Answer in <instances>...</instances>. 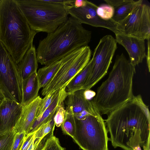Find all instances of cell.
<instances>
[{
    "instance_id": "cell-1",
    "label": "cell",
    "mask_w": 150,
    "mask_h": 150,
    "mask_svg": "<svg viewBox=\"0 0 150 150\" xmlns=\"http://www.w3.org/2000/svg\"><path fill=\"white\" fill-rule=\"evenodd\" d=\"M107 115L105 123L114 148L133 150L139 145L146 149L150 143V112L140 95Z\"/></svg>"
},
{
    "instance_id": "cell-2",
    "label": "cell",
    "mask_w": 150,
    "mask_h": 150,
    "mask_svg": "<svg viewBox=\"0 0 150 150\" xmlns=\"http://www.w3.org/2000/svg\"><path fill=\"white\" fill-rule=\"evenodd\" d=\"M135 67L123 53L116 56L115 62L107 79L98 88L91 100L101 115L112 110L131 100Z\"/></svg>"
},
{
    "instance_id": "cell-3",
    "label": "cell",
    "mask_w": 150,
    "mask_h": 150,
    "mask_svg": "<svg viewBox=\"0 0 150 150\" xmlns=\"http://www.w3.org/2000/svg\"><path fill=\"white\" fill-rule=\"evenodd\" d=\"M91 36V31L70 16L39 41L36 50L38 62L45 65L60 60L74 51L87 45Z\"/></svg>"
},
{
    "instance_id": "cell-4",
    "label": "cell",
    "mask_w": 150,
    "mask_h": 150,
    "mask_svg": "<svg viewBox=\"0 0 150 150\" xmlns=\"http://www.w3.org/2000/svg\"><path fill=\"white\" fill-rule=\"evenodd\" d=\"M31 29L16 0H0V42L17 64L33 45Z\"/></svg>"
},
{
    "instance_id": "cell-5",
    "label": "cell",
    "mask_w": 150,
    "mask_h": 150,
    "mask_svg": "<svg viewBox=\"0 0 150 150\" xmlns=\"http://www.w3.org/2000/svg\"><path fill=\"white\" fill-rule=\"evenodd\" d=\"M29 26L37 33L54 31L68 18L63 4L47 0H16Z\"/></svg>"
},
{
    "instance_id": "cell-6",
    "label": "cell",
    "mask_w": 150,
    "mask_h": 150,
    "mask_svg": "<svg viewBox=\"0 0 150 150\" xmlns=\"http://www.w3.org/2000/svg\"><path fill=\"white\" fill-rule=\"evenodd\" d=\"M75 118L76 129L73 139L81 149L109 150L108 132L100 113L88 115L82 120Z\"/></svg>"
},
{
    "instance_id": "cell-7",
    "label": "cell",
    "mask_w": 150,
    "mask_h": 150,
    "mask_svg": "<svg viewBox=\"0 0 150 150\" xmlns=\"http://www.w3.org/2000/svg\"><path fill=\"white\" fill-rule=\"evenodd\" d=\"M91 51L88 45L73 52L63 58L60 67L42 88L43 96L65 88L71 81L86 66L90 60Z\"/></svg>"
},
{
    "instance_id": "cell-8",
    "label": "cell",
    "mask_w": 150,
    "mask_h": 150,
    "mask_svg": "<svg viewBox=\"0 0 150 150\" xmlns=\"http://www.w3.org/2000/svg\"><path fill=\"white\" fill-rule=\"evenodd\" d=\"M22 82L17 64L0 42V90L6 98L21 104Z\"/></svg>"
},
{
    "instance_id": "cell-9",
    "label": "cell",
    "mask_w": 150,
    "mask_h": 150,
    "mask_svg": "<svg viewBox=\"0 0 150 150\" xmlns=\"http://www.w3.org/2000/svg\"><path fill=\"white\" fill-rule=\"evenodd\" d=\"M117 43L110 35L101 38L93 51V65L82 89L90 90L106 74L117 49Z\"/></svg>"
},
{
    "instance_id": "cell-10",
    "label": "cell",
    "mask_w": 150,
    "mask_h": 150,
    "mask_svg": "<svg viewBox=\"0 0 150 150\" xmlns=\"http://www.w3.org/2000/svg\"><path fill=\"white\" fill-rule=\"evenodd\" d=\"M120 33L145 40L150 38V7L143 3L137 6L131 13L116 24Z\"/></svg>"
},
{
    "instance_id": "cell-11",
    "label": "cell",
    "mask_w": 150,
    "mask_h": 150,
    "mask_svg": "<svg viewBox=\"0 0 150 150\" xmlns=\"http://www.w3.org/2000/svg\"><path fill=\"white\" fill-rule=\"evenodd\" d=\"M63 5L68 14L81 24L106 28L115 34L120 33L117 29L115 23L111 20H104L98 16L96 12L98 6L91 2L84 0L82 5L77 6L71 5L64 3Z\"/></svg>"
},
{
    "instance_id": "cell-12",
    "label": "cell",
    "mask_w": 150,
    "mask_h": 150,
    "mask_svg": "<svg viewBox=\"0 0 150 150\" xmlns=\"http://www.w3.org/2000/svg\"><path fill=\"white\" fill-rule=\"evenodd\" d=\"M117 43L122 46L129 55L130 63L134 67L146 57L144 40L121 33L115 34Z\"/></svg>"
},
{
    "instance_id": "cell-13",
    "label": "cell",
    "mask_w": 150,
    "mask_h": 150,
    "mask_svg": "<svg viewBox=\"0 0 150 150\" xmlns=\"http://www.w3.org/2000/svg\"><path fill=\"white\" fill-rule=\"evenodd\" d=\"M23 105L6 98L0 106V134L13 130L21 115Z\"/></svg>"
},
{
    "instance_id": "cell-14",
    "label": "cell",
    "mask_w": 150,
    "mask_h": 150,
    "mask_svg": "<svg viewBox=\"0 0 150 150\" xmlns=\"http://www.w3.org/2000/svg\"><path fill=\"white\" fill-rule=\"evenodd\" d=\"M84 90H78L69 94L64 101L66 107L65 109L72 112L74 116L82 113H88L93 115L100 113L94 107L91 100L85 97Z\"/></svg>"
},
{
    "instance_id": "cell-15",
    "label": "cell",
    "mask_w": 150,
    "mask_h": 150,
    "mask_svg": "<svg viewBox=\"0 0 150 150\" xmlns=\"http://www.w3.org/2000/svg\"><path fill=\"white\" fill-rule=\"evenodd\" d=\"M42 98L39 96L30 102L23 105L20 117L13 129L16 133L25 132L26 135L28 134Z\"/></svg>"
},
{
    "instance_id": "cell-16",
    "label": "cell",
    "mask_w": 150,
    "mask_h": 150,
    "mask_svg": "<svg viewBox=\"0 0 150 150\" xmlns=\"http://www.w3.org/2000/svg\"><path fill=\"white\" fill-rule=\"evenodd\" d=\"M69 94L66 91L65 88L61 89L58 95L45 111L41 118L35 120L29 134L34 132L42 125L53 118L58 108L64 103L66 97Z\"/></svg>"
},
{
    "instance_id": "cell-17",
    "label": "cell",
    "mask_w": 150,
    "mask_h": 150,
    "mask_svg": "<svg viewBox=\"0 0 150 150\" xmlns=\"http://www.w3.org/2000/svg\"><path fill=\"white\" fill-rule=\"evenodd\" d=\"M38 63L36 49L35 46L33 45L17 64L18 69L23 80L28 78L34 73L37 72Z\"/></svg>"
},
{
    "instance_id": "cell-18",
    "label": "cell",
    "mask_w": 150,
    "mask_h": 150,
    "mask_svg": "<svg viewBox=\"0 0 150 150\" xmlns=\"http://www.w3.org/2000/svg\"><path fill=\"white\" fill-rule=\"evenodd\" d=\"M23 97L21 104L23 105L30 102L38 95L40 89L37 72L28 78L23 80Z\"/></svg>"
},
{
    "instance_id": "cell-19",
    "label": "cell",
    "mask_w": 150,
    "mask_h": 150,
    "mask_svg": "<svg viewBox=\"0 0 150 150\" xmlns=\"http://www.w3.org/2000/svg\"><path fill=\"white\" fill-rule=\"evenodd\" d=\"M143 1L142 0H122L119 4L113 7L114 14L111 20L116 25L128 16L136 7L143 3Z\"/></svg>"
},
{
    "instance_id": "cell-20",
    "label": "cell",
    "mask_w": 150,
    "mask_h": 150,
    "mask_svg": "<svg viewBox=\"0 0 150 150\" xmlns=\"http://www.w3.org/2000/svg\"><path fill=\"white\" fill-rule=\"evenodd\" d=\"M63 58L45 65L37 71L39 88H43L60 67Z\"/></svg>"
},
{
    "instance_id": "cell-21",
    "label": "cell",
    "mask_w": 150,
    "mask_h": 150,
    "mask_svg": "<svg viewBox=\"0 0 150 150\" xmlns=\"http://www.w3.org/2000/svg\"><path fill=\"white\" fill-rule=\"evenodd\" d=\"M94 59L92 57L86 66L69 83L65 88L67 93H70L74 91L82 89L92 68Z\"/></svg>"
},
{
    "instance_id": "cell-22",
    "label": "cell",
    "mask_w": 150,
    "mask_h": 150,
    "mask_svg": "<svg viewBox=\"0 0 150 150\" xmlns=\"http://www.w3.org/2000/svg\"><path fill=\"white\" fill-rule=\"evenodd\" d=\"M53 118L42 125L36 131L34 146L36 149L43 139L54 130L55 125Z\"/></svg>"
},
{
    "instance_id": "cell-23",
    "label": "cell",
    "mask_w": 150,
    "mask_h": 150,
    "mask_svg": "<svg viewBox=\"0 0 150 150\" xmlns=\"http://www.w3.org/2000/svg\"><path fill=\"white\" fill-rule=\"evenodd\" d=\"M64 120L61 126L63 132L71 137L72 138L76 132L75 118L73 114L68 110H66Z\"/></svg>"
},
{
    "instance_id": "cell-24",
    "label": "cell",
    "mask_w": 150,
    "mask_h": 150,
    "mask_svg": "<svg viewBox=\"0 0 150 150\" xmlns=\"http://www.w3.org/2000/svg\"><path fill=\"white\" fill-rule=\"evenodd\" d=\"M60 90L59 89L50 93L45 96L43 98H42L36 113L35 120H39L41 118L45 111L58 95Z\"/></svg>"
},
{
    "instance_id": "cell-25",
    "label": "cell",
    "mask_w": 150,
    "mask_h": 150,
    "mask_svg": "<svg viewBox=\"0 0 150 150\" xmlns=\"http://www.w3.org/2000/svg\"><path fill=\"white\" fill-rule=\"evenodd\" d=\"M15 134L13 130L0 134V150H11Z\"/></svg>"
},
{
    "instance_id": "cell-26",
    "label": "cell",
    "mask_w": 150,
    "mask_h": 150,
    "mask_svg": "<svg viewBox=\"0 0 150 150\" xmlns=\"http://www.w3.org/2000/svg\"><path fill=\"white\" fill-rule=\"evenodd\" d=\"M96 12L102 19L106 21L111 20L114 14V8L108 4H102L97 7Z\"/></svg>"
},
{
    "instance_id": "cell-27",
    "label": "cell",
    "mask_w": 150,
    "mask_h": 150,
    "mask_svg": "<svg viewBox=\"0 0 150 150\" xmlns=\"http://www.w3.org/2000/svg\"><path fill=\"white\" fill-rule=\"evenodd\" d=\"M42 150H65L60 145L59 139L52 134L46 140Z\"/></svg>"
},
{
    "instance_id": "cell-28",
    "label": "cell",
    "mask_w": 150,
    "mask_h": 150,
    "mask_svg": "<svg viewBox=\"0 0 150 150\" xmlns=\"http://www.w3.org/2000/svg\"><path fill=\"white\" fill-rule=\"evenodd\" d=\"M66 112L64 103L58 108L53 118L55 125L56 127H60L63 123L65 117Z\"/></svg>"
},
{
    "instance_id": "cell-29",
    "label": "cell",
    "mask_w": 150,
    "mask_h": 150,
    "mask_svg": "<svg viewBox=\"0 0 150 150\" xmlns=\"http://www.w3.org/2000/svg\"><path fill=\"white\" fill-rule=\"evenodd\" d=\"M26 136L25 132L16 133L11 150H20Z\"/></svg>"
},
{
    "instance_id": "cell-30",
    "label": "cell",
    "mask_w": 150,
    "mask_h": 150,
    "mask_svg": "<svg viewBox=\"0 0 150 150\" xmlns=\"http://www.w3.org/2000/svg\"><path fill=\"white\" fill-rule=\"evenodd\" d=\"M84 96L86 98L90 100V99L95 96V93L93 91L88 90H85L84 92Z\"/></svg>"
},
{
    "instance_id": "cell-31",
    "label": "cell",
    "mask_w": 150,
    "mask_h": 150,
    "mask_svg": "<svg viewBox=\"0 0 150 150\" xmlns=\"http://www.w3.org/2000/svg\"><path fill=\"white\" fill-rule=\"evenodd\" d=\"M150 39L148 40V51L146 55L147 63L149 72H150Z\"/></svg>"
},
{
    "instance_id": "cell-32",
    "label": "cell",
    "mask_w": 150,
    "mask_h": 150,
    "mask_svg": "<svg viewBox=\"0 0 150 150\" xmlns=\"http://www.w3.org/2000/svg\"><path fill=\"white\" fill-rule=\"evenodd\" d=\"M65 0H47L50 2L57 4H63Z\"/></svg>"
},
{
    "instance_id": "cell-33",
    "label": "cell",
    "mask_w": 150,
    "mask_h": 150,
    "mask_svg": "<svg viewBox=\"0 0 150 150\" xmlns=\"http://www.w3.org/2000/svg\"><path fill=\"white\" fill-rule=\"evenodd\" d=\"M5 99L6 98L4 96L2 92L0 90V106Z\"/></svg>"
},
{
    "instance_id": "cell-34",
    "label": "cell",
    "mask_w": 150,
    "mask_h": 150,
    "mask_svg": "<svg viewBox=\"0 0 150 150\" xmlns=\"http://www.w3.org/2000/svg\"><path fill=\"white\" fill-rule=\"evenodd\" d=\"M133 150H142L139 145L135 147L133 149Z\"/></svg>"
},
{
    "instance_id": "cell-35",
    "label": "cell",
    "mask_w": 150,
    "mask_h": 150,
    "mask_svg": "<svg viewBox=\"0 0 150 150\" xmlns=\"http://www.w3.org/2000/svg\"><path fill=\"white\" fill-rule=\"evenodd\" d=\"M42 150V149H41V150Z\"/></svg>"
},
{
    "instance_id": "cell-36",
    "label": "cell",
    "mask_w": 150,
    "mask_h": 150,
    "mask_svg": "<svg viewBox=\"0 0 150 150\" xmlns=\"http://www.w3.org/2000/svg\"></svg>"
}]
</instances>
